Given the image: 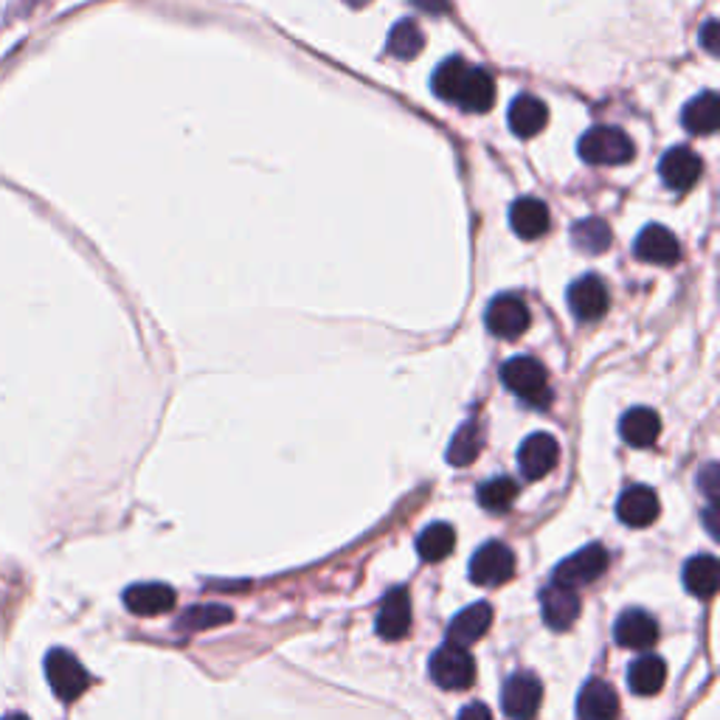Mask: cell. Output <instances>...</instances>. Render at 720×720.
Here are the masks:
<instances>
[{
    "label": "cell",
    "mask_w": 720,
    "mask_h": 720,
    "mask_svg": "<svg viewBox=\"0 0 720 720\" xmlns=\"http://www.w3.org/2000/svg\"><path fill=\"white\" fill-rule=\"evenodd\" d=\"M431 88L440 99L451 101L467 114H487L495 105V82L484 68L471 66L462 57H451L434 71Z\"/></svg>",
    "instance_id": "cell-1"
},
{
    "label": "cell",
    "mask_w": 720,
    "mask_h": 720,
    "mask_svg": "<svg viewBox=\"0 0 720 720\" xmlns=\"http://www.w3.org/2000/svg\"><path fill=\"white\" fill-rule=\"evenodd\" d=\"M501 381L512 394H519L524 403L535 405V408H546L552 403V386H549V375L535 357H512L501 366Z\"/></svg>",
    "instance_id": "cell-2"
},
{
    "label": "cell",
    "mask_w": 720,
    "mask_h": 720,
    "mask_svg": "<svg viewBox=\"0 0 720 720\" xmlns=\"http://www.w3.org/2000/svg\"><path fill=\"white\" fill-rule=\"evenodd\" d=\"M578 152L585 164L594 167H617L628 164L633 158V141L620 127H591L578 144Z\"/></svg>",
    "instance_id": "cell-3"
},
{
    "label": "cell",
    "mask_w": 720,
    "mask_h": 720,
    "mask_svg": "<svg viewBox=\"0 0 720 720\" xmlns=\"http://www.w3.org/2000/svg\"><path fill=\"white\" fill-rule=\"evenodd\" d=\"M46 675L51 690H55V696L66 703L82 698L90 687L88 670L79 664L77 655H71L68 650H60V648L51 650V653L46 655Z\"/></svg>",
    "instance_id": "cell-4"
},
{
    "label": "cell",
    "mask_w": 720,
    "mask_h": 720,
    "mask_svg": "<svg viewBox=\"0 0 720 720\" xmlns=\"http://www.w3.org/2000/svg\"><path fill=\"white\" fill-rule=\"evenodd\" d=\"M608 563V549L600 546V543H591V546L580 549L578 554L565 558L563 563L554 569V585H563V589H580V585H589L594 580H600L605 574Z\"/></svg>",
    "instance_id": "cell-5"
},
{
    "label": "cell",
    "mask_w": 720,
    "mask_h": 720,
    "mask_svg": "<svg viewBox=\"0 0 720 720\" xmlns=\"http://www.w3.org/2000/svg\"><path fill=\"white\" fill-rule=\"evenodd\" d=\"M431 679L442 690H467L476 679V661L465 648L447 642L431 659Z\"/></svg>",
    "instance_id": "cell-6"
},
{
    "label": "cell",
    "mask_w": 720,
    "mask_h": 720,
    "mask_svg": "<svg viewBox=\"0 0 720 720\" xmlns=\"http://www.w3.org/2000/svg\"><path fill=\"white\" fill-rule=\"evenodd\" d=\"M484 324H487V329L495 338L512 341L530 329L532 313L521 296H515V293H501V296H495L493 302H490L487 313H484Z\"/></svg>",
    "instance_id": "cell-7"
},
{
    "label": "cell",
    "mask_w": 720,
    "mask_h": 720,
    "mask_svg": "<svg viewBox=\"0 0 720 720\" xmlns=\"http://www.w3.org/2000/svg\"><path fill=\"white\" fill-rule=\"evenodd\" d=\"M512 574H515V554H512V549L506 543L490 541L473 554L471 580L476 585L493 589V585L506 583Z\"/></svg>",
    "instance_id": "cell-8"
},
{
    "label": "cell",
    "mask_w": 720,
    "mask_h": 720,
    "mask_svg": "<svg viewBox=\"0 0 720 720\" xmlns=\"http://www.w3.org/2000/svg\"><path fill=\"white\" fill-rule=\"evenodd\" d=\"M543 687L532 673H515L501 690V707L510 720H532L541 709Z\"/></svg>",
    "instance_id": "cell-9"
},
{
    "label": "cell",
    "mask_w": 720,
    "mask_h": 720,
    "mask_svg": "<svg viewBox=\"0 0 720 720\" xmlns=\"http://www.w3.org/2000/svg\"><path fill=\"white\" fill-rule=\"evenodd\" d=\"M608 304H611V296L600 276H580L569 287V310L578 322H596L605 316Z\"/></svg>",
    "instance_id": "cell-10"
},
{
    "label": "cell",
    "mask_w": 720,
    "mask_h": 720,
    "mask_svg": "<svg viewBox=\"0 0 720 720\" xmlns=\"http://www.w3.org/2000/svg\"><path fill=\"white\" fill-rule=\"evenodd\" d=\"M560 458V445L552 434H532L526 436L519 451V465L530 482L549 476Z\"/></svg>",
    "instance_id": "cell-11"
},
{
    "label": "cell",
    "mask_w": 720,
    "mask_h": 720,
    "mask_svg": "<svg viewBox=\"0 0 720 720\" xmlns=\"http://www.w3.org/2000/svg\"><path fill=\"white\" fill-rule=\"evenodd\" d=\"M377 637L386 642H400L411 631V596L405 589H394L383 596L377 611Z\"/></svg>",
    "instance_id": "cell-12"
},
{
    "label": "cell",
    "mask_w": 720,
    "mask_h": 720,
    "mask_svg": "<svg viewBox=\"0 0 720 720\" xmlns=\"http://www.w3.org/2000/svg\"><path fill=\"white\" fill-rule=\"evenodd\" d=\"M659 512V495H655V490L644 487V484L628 487L625 493L620 495V501H617V515H620L622 524L631 526V530H644V526L655 524Z\"/></svg>",
    "instance_id": "cell-13"
},
{
    "label": "cell",
    "mask_w": 720,
    "mask_h": 720,
    "mask_svg": "<svg viewBox=\"0 0 720 720\" xmlns=\"http://www.w3.org/2000/svg\"><path fill=\"white\" fill-rule=\"evenodd\" d=\"M633 250H637V256L642 259V263L664 265V268H670V265H675L681 259L679 239H675V234L664 226L642 228Z\"/></svg>",
    "instance_id": "cell-14"
},
{
    "label": "cell",
    "mask_w": 720,
    "mask_h": 720,
    "mask_svg": "<svg viewBox=\"0 0 720 720\" xmlns=\"http://www.w3.org/2000/svg\"><path fill=\"white\" fill-rule=\"evenodd\" d=\"M613 637H617V644L628 650H650L655 642H659V622L650 617V613L639 611V608H631L617 620L613 625Z\"/></svg>",
    "instance_id": "cell-15"
},
{
    "label": "cell",
    "mask_w": 720,
    "mask_h": 720,
    "mask_svg": "<svg viewBox=\"0 0 720 720\" xmlns=\"http://www.w3.org/2000/svg\"><path fill=\"white\" fill-rule=\"evenodd\" d=\"M701 158L690 147H673L670 152H664V158L659 164L661 180L673 191L692 189L698 184V178H701Z\"/></svg>",
    "instance_id": "cell-16"
},
{
    "label": "cell",
    "mask_w": 720,
    "mask_h": 720,
    "mask_svg": "<svg viewBox=\"0 0 720 720\" xmlns=\"http://www.w3.org/2000/svg\"><path fill=\"white\" fill-rule=\"evenodd\" d=\"M543 605V622L552 631H569L580 617V596L574 589H563V585H549L541 594Z\"/></svg>",
    "instance_id": "cell-17"
},
{
    "label": "cell",
    "mask_w": 720,
    "mask_h": 720,
    "mask_svg": "<svg viewBox=\"0 0 720 720\" xmlns=\"http://www.w3.org/2000/svg\"><path fill=\"white\" fill-rule=\"evenodd\" d=\"M175 591L164 583H136L125 591L127 611L136 617H158L175 608Z\"/></svg>",
    "instance_id": "cell-18"
},
{
    "label": "cell",
    "mask_w": 720,
    "mask_h": 720,
    "mask_svg": "<svg viewBox=\"0 0 720 720\" xmlns=\"http://www.w3.org/2000/svg\"><path fill=\"white\" fill-rule=\"evenodd\" d=\"M580 720H617L620 718V698L611 684L594 679L583 687L578 698Z\"/></svg>",
    "instance_id": "cell-19"
},
{
    "label": "cell",
    "mask_w": 720,
    "mask_h": 720,
    "mask_svg": "<svg viewBox=\"0 0 720 720\" xmlns=\"http://www.w3.org/2000/svg\"><path fill=\"white\" fill-rule=\"evenodd\" d=\"M490 625H493V608L487 602H476V605L453 617L451 628H447V642L465 648V644L479 642L490 631Z\"/></svg>",
    "instance_id": "cell-20"
},
{
    "label": "cell",
    "mask_w": 720,
    "mask_h": 720,
    "mask_svg": "<svg viewBox=\"0 0 720 720\" xmlns=\"http://www.w3.org/2000/svg\"><path fill=\"white\" fill-rule=\"evenodd\" d=\"M510 226L521 239H537L549 231L552 220H549L546 203L535 200V197H521L510 206Z\"/></svg>",
    "instance_id": "cell-21"
},
{
    "label": "cell",
    "mask_w": 720,
    "mask_h": 720,
    "mask_svg": "<svg viewBox=\"0 0 720 720\" xmlns=\"http://www.w3.org/2000/svg\"><path fill=\"white\" fill-rule=\"evenodd\" d=\"M549 125V108L546 101H541L537 96H519L510 105V127L515 136L521 138H535L537 132H543V127Z\"/></svg>",
    "instance_id": "cell-22"
},
{
    "label": "cell",
    "mask_w": 720,
    "mask_h": 720,
    "mask_svg": "<svg viewBox=\"0 0 720 720\" xmlns=\"http://www.w3.org/2000/svg\"><path fill=\"white\" fill-rule=\"evenodd\" d=\"M684 585L692 596L698 600H709L714 596L720 585V565L712 554H698L690 558L684 565Z\"/></svg>",
    "instance_id": "cell-23"
},
{
    "label": "cell",
    "mask_w": 720,
    "mask_h": 720,
    "mask_svg": "<svg viewBox=\"0 0 720 720\" xmlns=\"http://www.w3.org/2000/svg\"><path fill=\"white\" fill-rule=\"evenodd\" d=\"M620 434L628 445L633 447H650L655 445L661 434V420L653 408H631L622 417Z\"/></svg>",
    "instance_id": "cell-24"
},
{
    "label": "cell",
    "mask_w": 720,
    "mask_h": 720,
    "mask_svg": "<svg viewBox=\"0 0 720 720\" xmlns=\"http://www.w3.org/2000/svg\"><path fill=\"white\" fill-rule=\"evenodd\" d=\"M667 681V664L659 655H642L628 667V684L637 696H655Z\"/></svg>",
    "instance_id": "cell-25"
},
{
    "label": "cell",
    "mask_w": 720,
    "mask_h": 720,
    "mask_svg": "<svg viewBox=\"0 0 720 720\" xmlns=\"http://www.w3.org/2000/svg\"><path fill=\"white\" fill-rule=\"evenodd\" d=\"M681 121H684L687 130L696 132V136H709V132H714V127H718V96H714L712 90H707V93L687 101L684 110H681Z\"/></svg>",
    "instance_id": "cell-26"
},
{
    "label": "cell",
    "mask_w": 720,
    "mask_h": 720,
    "mask_svg": "<svg viewBox=\"0 0 720 720\" xmlns=\"http://www.w3.org/2000/svg\"><path fill=\"white\" fill-rule=\"evenodd\" d=\"M425 48V34L414 20H400L392 29L386 42V51L394 60H414Z\"/></svg>",
    "instance_id": "cell-27"
},
{
    "label": "cell",
    "mask_w": 720,
    "mask_h": 720,
    "mask_svg": "<svg viewBox=\"0 0 720 720\" xmlns=\"http://www.w3.org/2000/svg\"><path fill=\"white\" fill-rule=\"evenodd\" d=\"M453 546H456V532L451 524H431L417 537V554L425 563H440L453 552Z\"/></svg>",
    "instance_id": "cell-28"
},
{
    "label": "cell",
    "mask_w": 720,
    "mask_h": 720,
    "mask_svg": "<svg viewBox=\"0 0 720 720\" xmlns=\"http://www.w3.org/2000/svg\"><path fill=\"white\" fill-rule=\"evenodd\" d=\"M482 451V425L476 420H467L462 428L456 431V436L451 440V447H447V462L456 467L471 465L473 458Z\"/></svg>",
    "instance_id": "cell-29"
},
{
    "label": "cell",
    "mask_w": 720,
    "mask_h": 720,
    "mask_svg": "<svg viewBox=\"0 0 720 720\" xmlns=\"http://www.w3.org/2000/svg\"><path fill=\"white\" fill-rule=\"evenodd\" d=\"M572 243L585 254H602L611 245V228L600 217H589L572 228Z\"/></svg>",
    "instance_id": "cell-30"
},
{
    "label": "cell",
    "mask_w": 720,
    "mask_h": 720,
    "mask_svg": "<svg viewBox=\"0 0 720 720\" xmlns=\"http://www.w3.org/2000/svg\"><path fill=\"white\" fill-rule=\"evenodd\" d=\"M234 620L231 608L226 605H191L189 611L180 617L178 628L184 631H209V628L226 625V622Z\"/></svg>",
    "instance_id": "cell-31"
},
{
    "label": "cell",
    "mask_w": 720,
    "mask_h": 720,
    "mask_svg": "<svg viewBox=\"0 0 720 720\" xmlns=\"http://www.w3.org/2000/svg\"><path fill=\"white\" fill-rule=\"evenodd\" d=\"M515 495H519V484L512 482V479H490V482H484L479 487V504L490 512H504L510 510Z\"/></svg>",
    "instance_id": "cell-32"
},
{
    "label": "cell",
    "mask_w": 720,
    "mask_h": 720,
    "mask_svg": "<svg viewBox=\"0 0 720 720\" xmlns=\"http://www.w3.org/2000/svg\"><path fill=\"white\" fill-rule=\"evenodd\" d=\"M458 720H493V714H490V709L484 703H471V707L462 709Z\"/></svg>",
    "instance_id": "cell-33"
},
{
    "label": "cell",
    "mask_w": 720,
    "mask_h": 720,
    "mask_svg": "<svg viewBox=\"0 0 720 720\" xmlns=\"http://www.w3.org/2000/svg\"><path fill=\"white\" fill-rule=\"evenodd\" d=\"M703 46H707L712 55H718V46H714V20H709L707 29H703Z\"/></svg>",
    "instance_id": "cell-34"
},
{
    "label": "cell",
    "mask_w": 720,
    "mask_h": 720,
    "mask_svg": "<svg viewBox=\"0 0 720 720\" xmlns=\"http://www.w3.org/2000/svg\"><path fill=\"white\" fill-rule=\"evenodd\" d=\"M344 3L352 9H364V7H369L372 0H344Z\"/></svg>",
    "instance_id": "cell-35"
},
{
    "label": "cell",
    "mask_w": 720,
    "mask_h": 720,
    "mask_svg": "<svg viewBox=\"0 0 720 720\" xmlns=\"http://www.w3.org/2000/svg\"><path fill=\"white\" fill-rule=\"evenodd\" d=\"M3 720H29V718H26V714H7V718H3Z\"/></svg>",
    "instance_id": "cell-36"
}]
</instances>
